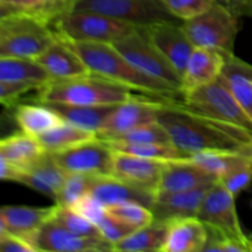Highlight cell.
Returning <instances> with one entry per match:
<instances>
[{"label": "cell", "mask_w": 252, "mask_h": 252, "mask_svg": "<svg viewBox=\"0 0 252 252\" xmlns=\"http://www.w3.org/2000/svg\"><path fill=\"white\" fill-rule=\"evenodd\" d=\"M46 105V103H44ZM65 122L91 130L97 134L106 118L110 116L115 106H73L63 103H48Z\"/></svg>", "instance_id": "obj_29"}, {"label": "cell", "mask_w": 252, "mask_h": 252, "mask_svg": "<svg viewBox=\"0 0 252 252\" xmlns=\"http://www.w3.org/2000/svg\"><path fill=\"white\" fill-rule=\"evenodd\" d=\"M197 217L208 230L219 234L225 240L239 244L244 252H252V236L248 235L241 226L235 196L220 180H217L207 192Z\"/></svg>", "instance_id": "obj_5"}, {"label": "cell", "mask_w": 252, "mask_h": 252, "mask_svg": "<svg viewBox=\"0 0 252 252\" xmlns=\"http://www.w3.org/2000/svg\"><path fill=\"white\" fill-rule=\"evenodd\" d=\"M184 22H160L143 27L153 43L180 74H184L194 46L182 27Z\"/></svg>", "instance_id": "obj_14"}, {"label": "cell", "mask_w": 252, "mask_h": 252, "mask_svg": "<svg viewBox=\"0 0 252 252\" xmlns=\"http://www.w3.org/2000/svg\"><path fill=\"white\" fill-rule=\"evenodd\" d=\"M0 251L1 252H37L36 249L19 236L0 233Z\"/></svg>", "instance_id": "obj_42"}, {"label": "cell", "mask_w": 252, "mask_h": 252, "mask_svg": "<svg viewBox=\"0 0 252 252\" xmlns=\"http://www.w3.org/2000/svg\"><path fill=\"white\" fill-rule=\"evenodd\" d=\"M107 142L129 143V144H144V143H171L170 135L164 126L158 121L135 127L128 132L116 137L108 138Z\"/></svg>", "instance_id": "obj_35"}, {"label": "cell", "mask_w": 252, "mask_h": 252, "mask_svg": "<svg viewBox=\"0 0 252 252\" xmlns=\"http://www.w3.org/2000/svg\"><path fill=\"white\" fill-rule=\"evenodd\" d=\"M220 5L229 10L236 17H251L252 19V0H217Z\"/></svg>", "instance_id": "obj_43"}, {"label": "cell", "mask_w": 252, "mask_h": 252, "mask_svg": "<svg viewBox=\"0 0 252 252\" xmlns=\"http://www.w3.org/2000/svg\"><path fill=\"white\" fill-rule=\"evenodd\" d=\"M89 193L97 198L103 206L123 203V202H137L152 208L157 193L150 189L135 186L115 175H101L91 176Z\"/></svg>", "instance_id": "obj_16"}, {"label": "cell", "mask_w": 252, "mask_h": 252, "mask_svg": "<svg viewBox=\"0 0 252 252\" xmlns=\"http://www.w3.org/2000/svg\"><path fill=\"white\" fill-rule=\"evenodd\" d=\"M44 153L46 149L38 138L27 134L22 130L20 133L7 135L0 142V158L21 169H26Z\"/></svg>", "instance_id": "obj_27"}, {"label": "cell", "mask_w": 252, "mask_h": 252, "mask_svg": "<svg viewBox=\"0 0 252 252\" xmlns=\"http://www.w3.org/2000/svg\"><path fill=\"white\" fill-rule=\"evenodd\" d=\"M51 80L48 71L36 59L0 57V81H26L43 88Z\"/></svg>", "instance_id": "obj_28"}, {"label": "cell", "mask_w": 252, "mask_h": 252, "mask_svg": "<svg viewBox=\"0 0 252 252\" xmlns=\"http://www.w3.org/2000/svg\"><path fill=\"white\" fill-rule=\"evenodd\" d=\"M15 121L22 132L38 138L47 130L64 122L63 118L44 103H19L15 107Z\"/></svg>", "instance_id": "obj_25"}, {"label": "cell", "mask_w": 252, "mask_h": 252, "mask_svg": "<svg viewBox=\"0 0 252 252\" xmlns=\"http://www.w3.org/2000/svg\"><path fill=\"white\" fill-rule=\"evenodd\" d=\"M208 229L198 217L175 219L167 223L162 252H203Z\"/></svg>", "instance_id": "obj_23"}, {"label": "cell", "mask_w": 252, "mask_h": 252, "mask_svg": "<svg viewBox=\"0 0 252 252\" xmlns=\"http://www.w3.org/2000/svg\"><path fill=\"white\" fill-rule=\"evenodd\" d=\"M112 44L138 70L181 91V74L155 47L143 27H137L132 33Z\"/></svg>", "instance_id": "obj_9"}, {"label": "cell", "mask_w": 252, "mask_h": 252, "mask_svg": "<svg viewBox=\"0 0 252 252\" xmlns=\"http://www.w3.org/2000/svg\"><path fill=\"white\" fill-rule=\"evenodd\" d=\"M97 228L98 230H100L101 236L105 238L107 241H110L111 244H113V246H115L118 241H121L122 239H125L126 236H128L129 234H132L133 231H135V229H133L132 226L127 225V224H125L123 221L108 216L107 213H106V216L98 221Z\"/></svg>", "instance_id": "obj_40"}, {"label": "cell", "mask_w": 252, "mask_h": 252, "mask_svg": "<svg viewBox=\"0 0 252 252\" xmlns=\"http://www.w3.org/2000/svg\"><path fill=\"white\" fill-rule=\"evenodd\" d=\"M249 152H229V150H204L191 155V161L198 165L207 172L216 176L217 179L223 177L244 154Z\"/></svg>", "instance_id": "obj_33"}, {"label": "cell", "mask_w": 252, "mask_h": 252, "mask_svg": "<svg viewBox=\"0 0 252 252\" xmlns=\"http://www.w3.org/2000/svg\"><path fill=\"white\" fill-rule=\"evenodd\" d=\"M53 219H56L61 225L70 230L71 233L83 236H101L97 225L91 223L83 216L76 213L70 207H63L57 204L56 213Z\"/></svg>", "instance_id": "obj_36"}, {"label": "cell", "mask_w": 252, "mask_h": 252, "mask_svg": "<svg viewBox=\"0 0 252 252\" xmlns=\"http://www.w3.org/2000/svg\"><path fill=\"white\" fill-rule=\"evenodd\" d=\"M76 0H0V16L22 12L44 20L53 26L54 22L71 11Z\"/></svg>", "instance_id": "obj_24"}, {"label": "cell", "mask_w": 252, "mask_h": 252, "mask_svg": "<svg viewBox=\"0 0 252 252\" xmlns=\"http://www.w3.org/2000/svg\"><path fill=\"white\" fill-rule=\"evenodd\" d=\"M53 29L66 41L115 43L137 27L98 12L71 10L54 22Z\"/></svg>", "instance_id": "obj_6"}, {"label": "cell", "mask_w": 252, "mask_h": 252, "mask_svg": "<svg viewBox=\"0 0 252 252\" xmlns=\"http://www.w3.org/2000/svg\"><path fill=\"white\" fill-rule=\"evenodd\" d=\"M69 42L94 75L112 80L150 97L169 101H177L179 97L184 98V94L179 89L138 70L112 43Z\"/></svg>", "instance_id": "obj_2"}, {"label": "cell", "mask_w": 252, "mask_h": 252, "mask_svg": "<svg viewBox=\"0 0 252 252\" xmlns=\"http://www.w3.org/2000/svg\"><path fill=\"white\" fill-rule=\"evenodd\" d=\"M106 213L138 230L154 221V214L149 207L137 202H123L106 206Z\"/></svg>", "instance_id": "obj_34"}, {"label": "cell", "mask_w": 252, "mask_h": 252, "mask_svg": "<svg viewBox=\"0 0 252 252\" xmlns=\"http://www.w3.org/2000/svg\"><path fill=\"white\" fill-rule=\"evenodd\" d=\"M226 56L221 52L194 47L182 74V94L216 81L223 73Z\"/></svg>", "instance_id": "obj_20"}, {"label": "cell", "mask_w": 252, "mask_h": 252, "mask_svg": "<svg viewBox=\"0 0 252 252\" xmlns=\"http://www.w3.org/2000/svg\"><path fill=\"white\" fill-rule=\"evenodd\" d=\"M52 154L66 172L88 176L113 175L115 150L106 140L98 137Z\"/></svg>", "instance_id": "obj_11"}, {"label": "cell", "mask_w": 252, "mask_h": 252, "mask_svg": "<svg viewBox=\"0 0 252 252\" xmlns=\"http://www.w3.org/2000/svg\"><path fill=\"white\" fill-rule=\"evenodd\" d=\"M91 176L83 174H71L68 172L56 199V204L63 207H70L81 196L89 193Z\"/></svg>", "instance_id": "obj_37"}, {"label": "cell", "mask_w": 252, "mask_h": 252, "mask_svg": "<svg viewBox=\"0 0 252 252\" xmlns=\"http://www.w3.org/2000/svg\"><path fill=\"white\" fill-rule=\"evenodd\" d=\"M37 252H108L115 246L102 236H83L71 233L56 219L47 221L34 238Z\"/></svg>", "instance_id": "obj_12"}, {"label": "cell", "mask_w": 252, "mask_h": 252, "mask_svg": "<svg viewBox=\"0 0 252 252\" xmlns=\"http://www.w3.org/2000/svg\"><path fill=\"white\" fill-rule=\"evenodd\" d=\"M213 184L203 185L189 191L157 194L150 208L154 214V220L169 223L175 219L197 217L204 197Z\"/></svg>", "instance_id": "obj_18"}, {"label": "cell", "mask_w": 252, "mask_h": 252, "mask_svg": "<svg viewBox=\"0 0 252 252\" xmlns=\"http://www.w3.org/2000/svg\"><path fill=\"white\" fill-rule=\"evenodd\" d=\"M158 122L167 130L172 144L189 158L204 150L252 153L251 130L192 112L182 101H162Z\"/></svg>", "instance_id": "obj_1"}, {"label": "cell", "mask_w": 252, "mask_h": 252, "mask_svg": "<svg viewBox=\"0 0 252 252\" xmlns=\"http://www.w3.org/2000/svg\"><path fill=\"white\" fill-rule=\"evenodd\" d=\"M70 208L96 225L106 216L105 206L90 193L81 196L71 204Z\"/></svg>", "instance_id": "obj_41"}, {"label": "cell", "mask_w": 252, "mask_h": 252, "mask_svg": "<svg viewBox=\"0 0 252 252\" xmlns=\"http://www.w3.org/2000/svg\"><path fill=\"white\" fill-rule=\"evenodd\" d=\"M220 78L252 117V65L235 54L226 56Z\"/></svg>", "instance_id": "obj_26"}, {"label": "cell", "mask_w": 252, "mask_h": 252, "mask_svg": "<svg viewBox=\"0 0 252 252\" xmlns=\"http://www.w3.org/2000/svg\"><path fill=\"white\" fill-rule=\"evenodd\" d=\"M217 180L216 176L192 162L191 159L170 160L165 162L157 194L189 191L213 184Z\"/></svg>", "instance_id": "obj_22"}, {"label": "cell", "mask_w": 252, "mask_h": 252, "mask_svg": "<svg viewBox=\"0 0 252 252\" xmlns=\"http://www.w3.org/2000/svg\"><path fill=\"white\" fill-rule=\"evenodd\" d=\"M39 89L37 84L26 81H0V102L4 107H16L22 95Z\"/></svg>", "instance_id": "obj_39"}, {"label": "cell", "mask_w": 252, "mask_h": 252, "mask_svg": "<svg viewBox=\"0 0 252 252\" xmlns=\"http://www.w3.org/2000/svg\"><path fill=\"white\" fill-rule=\"evenodd\" d=\"M95 138H97L95 132L84 129L64 121L59 126L39 135L38 140L43 145L46 152L58 153L84 142H88V140H93Z\"/></svg>", "instance_id": "obj_31"}, {"label": "cell", "mask_w": 252, "mask_h": 252, "mask_svg": "<svg viewBox=\"0 0 252 252\" xmlns=\"http://www.w3.org/2000/svg\"><path fill=\"white\" fill-rule=\"evenodd\" d=\"M73 10L98 12L135 27L184 22L170 12L164 0H76Z\"/></svg>", "instance_id": "obj_10"}, {"label": "cell", "mask_w": 252, "mask_h": 252, "mask_svg": "<svg viewBox=\"0 0 252 252\" xmlns=\"http://www.w3.org/2000/svg\"><path fill=\"white\" fill-rule=\"evenodd\" d=\"M167 223L154 220L149 225L133 231L115 245L118 252H158L164 248Z\"/></svg>", "instance_id": "obj_30"}, {"label": "cell", "mask_w": 252, "mask_h": 252, "mask_svg": "<svg viewBox=\"0 0 252 252\" xmlns=\"http://www.w3.org/2000/svg\"><path fill=\"white\" fill-rule=\"evenodd\" d=\"M36 61L48 71L52 80H64L91 74L70 42L59 34H57L56 41Z\"/></svg>", "instance_id": "obj_19"}, {"label": "cell", "mask_w": 252, "mask_h": 252, "mask_svg": "<svg viewBox=\"0 0 252 252\" xmlns=\"http://www.w3.org/2000/svg\"><path fill=\"white\" fill-rule=\"evenodd\" d=\"M107 142V140H106ZM116 152L128 153L138 157L157 160H185L189 159L187 154L175 147L172 143H144V144H129V143L107 142Z\"/></svg>", "instance_id": "obj_32"}, {"label": "cell", "mask_w": 252, "mask_h": 252, "mask_svg": "<svg viewBox=\"0 0 252 252\" xmlns=\"http://www.w3.org/2000/svg\"><path fill=\"white\" fill-rule=\"evenodd\" d=\"M51 24L22 12L0 16V57L37 59L54 41Z\"/></svg>", "instance_id": "obj_4"}, {"label": "cell", "mask_w": 252, "mask_h": 252, "mask_svg": "<svg viewBox=\"0 0 252 252\" xmlns=\"http://www.w3.org/2000/svg\"><path fill=\"white\" fill-rule=\"evenodd\" d=\"M56 209L57 204L52 207L4 206L0 209V233L19 236L33 246L37 233L53 218Z\"/></svg>", "instance_id": "obj_15"}, {"label": "cell", "mask_w": 252, "mask_h": 252, "mask_svg": "<svg viewBox=\"0 0 252 252\" xmlns=\"http://www.w3.org/2000/svg\"><path fill=\"white\" fill-rule=\"evenodd\" d=\"M133 96L129 100L118 103L103 122L102 127L97 132V137L101 139H108L145 123L158 121V111L162 101L169 100L150 98V96Z\"/></svg>", "instance_id": "obj_13"}, {"label": "cell", "mask_w": 252, "mask_h": 252, "mask_svg": "<svg viewBox=\"0 0 252 252\" xmlns=\"http://www.w3.org/2000/svg\"><path fill=\"white\" fill-rule=\"evenodd\" d=\"M133 90L108 79L89 74L64 80H51L41 88L36 101L39 103H63L73 106H115L129 100Z\"/></svg>", "instance_id": "obj_3"}, {"label": "cell", "mask_w": 252, "mask_h": 252, "mask_svg": "<svg viewBox=\"0 0 252 252\" xmlns=\"http://www.w3.org/2000/svg\"><path fill=\"white\" fill-rule=\"evenodd\" d=\"M68 172L56 161L53 154L44 153L24 169L16 182L44 194L56 202Z\"/></svg>", "instance_id": "obj_21"}, {"label": "cell", "mask_w": 252, "mask_h": 252, "mask_svg": "<svg viewBox=\"0 0 252 252\" xmlns=\"http://www.w3.org/2000/svg\"><path fill=\"white\" fill-rule=\"evenodd\" d=\"M165 162V160L149 159L115 150L113 175L129 184L157 193Z\"/></svg>", "instance_id": "obj_17"}, {"label": "cell", "mask_w": 252, "mask_h": 252, "mask_svg": "<svg viewBox=\"0 0 252 252\" xmlns=\"http://www.w3.org/2000/svg\"><path fill=\"white\" fill-rule=\"evenodd\" d=\"M185 32L194 47L216 49L225 56L234 54L239 33V17L216 2L204 14L184 21Z\"/></svg>", "instance_id": "obj_8"}, {"label": "cell", "mask_w": 252, "mask_h": 252, "mask_svg": "<svg viewBox=\"0 0 252 252\" xmlns=\"http://www.w3.org/2000/svg\"><path fill=\"white\" fill-rule=\"evenodd\" d=\"M164 2L175 17L189 21L208 11L217 0H164Z\"/></svg>", "instance_id": "obj_38"}, {"label": "cell", "mask_w": 252, "mask_h": 252, "mask_svg": "<svg viewBox=\"0 0 252 252\" xmlns=\"http://www.w3.org/2000/svg\"><path fill=\"white\" fill-rule=\"evenodd\" d=\"M182 105L192 112L231 123L252 132V117L220 76L208 85L185 94Z\"/></svg>", "instance_id": "obj_7"}]
</instances>
